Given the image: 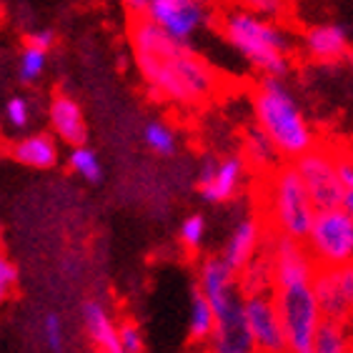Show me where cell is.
Segmentation results:
<instances>
[{
    "label": "cell",
    "mask_w": 353,
    "mask_h": 353,
    "mask_svg": "<svg viewBox=\"0 0 353 353\" xmlns=\"http://www.w3.org/2000/svg\"><path fill=\"white\" fill-rule=\"evenodd\" d=\"M128 38L136 53L141 75L158 101H170L181 108H201L216 98L218 73L183 41H176L148 15H133Z\"/></svg>",
    "instance_id": "6da1fadb"
},
{
    "label": "cell",
    "mask_w": 353,
    "mask_h": 353,
    "mask_svg": "<svg viewBox=\"0 0 353 353\" xmlns=\"http://www.w3.org/2000/svg\"><path fill=\"white\" fill-rule=\"evenodd\" d=\"M256 190H259L256 216L261 218L265 231L306 241L316 216V205L296 165L281 163L263 176H256Z\"/></svg>",
    "instance_id": "7a4b0ae2"
},
{
    "label": "cell",
    "mask_w": 353,
    "mask_h": 353,
    "mask_svg": "<svg viewBox=\"0 0 353 353\" xmlns=\"http://www.w3.org/2000/svg\"><path fill=\"white\" fill-rule=\"evenodd\" d=\"M251 105L256 125L271 138L279 156L296 161L316 145L311 125L301 113L296 98L285 90L281 78L263 75L251 93Z\"/></svg>",
    "instance_id": "3957f363"
},
{
    "label": "cell",
    "mask_w": 353,
    "mask_h": 353,
    "mask_svg": "<svg viewBox=\"0 0 353 353\" xmlns=\"http://www.w3.org/2000/svg\"><path fill=\"white\" fill-rule=\"evenodd\" d=\"M221 33L253 68L271 78H283L288 73V38L261 15H253L241 8H231L218 18Z\"/></svg>",
    "instance_id": "277c9868"
},
{
    "label": "cell",
    "mask_w": 353,
    "mask_h": 353,
    "mask_svg": "<svg viewBox=\"0 0 353 353\" xmlns=\"http://www.w3.org/2000/svg\"><path fill=\"white\" fill-rule=\"evenodd\" d=\"M273 301L279 306L281 323H283L285 351L313 353V341H316V333L323 321V313L319 308L311 283L279 288V291H273Z\"/></svg>",
    "instance_id": "5b68a950"
},
{
    "label": "cell",
    "mask_w": 353,
    "mask_h": 353,
    "mask_svg": "<svg viewBox=\"0 0 353 353\" xmlns=\"http://www.w3.org/2000/svg\"><path fill=\"white\" fill-rule=\"evenodd\" d=\"M303 243L316 268L353 263V216L343 208L316 211Z\"/></svg>",
    "instance_id": "8992f818"
},
{
    "label": "cell",
    "mask_w": 353,
    "mask_h": 353,
    "mask_svg": "<svg viewBox=\"0 0 353 353\" xmlns=\"http://www.w3.org/2000/svg\"><path fill=\"white\" fill-rule=\"evenodd\" d=\"M296 170L301 173L306 183L308 196H311L316 211H328V208H341V190L339 165H336V150L328 145H313L303 156L296 158Z\"/></svg>",
    "instance_id": "52a82bcc"
},
{
    "label": "cell",
    "mask_w": 353,
    "mask_h": 353,
    "mask_svg": "<svg viewBox=\"0 0 353 353\" xmlns=\"http://www.w3.org/2000/svg\"><path fill=\"white\" fill-rule=\"evenodd\" d=\"M323 319L341 321L351 326L353 321V263L316 268L311 281Z\"/></svg>",
    "instance_id": "ba28073f"
},
{
    "label": "cell",
    "mask_w": 353,
    "mask_h": 353,
    "mask_svg": "<svg viewBox=\"0 0 353 353\" xmlns=\"http://www.w3.org/2000/svg\"><path fill=\"white\" fill-rule=\"evenodd\" d=\"M265 241H268L273 261V291L311 283L313 273H316V263H313L303 241H296V238L281 236V233L273 231H265Z\"/></svg>",
    "instance_id": "9c48e42d"
},
{
    "label": "cell",
    "mask_w": 353,
    "mask_h": 353,
    "mask_svg": "<svg viewBox=\"0 0 353 353\" xmlns=\"http://www.w3.org/2000/svg\"><path fill=\"white\" fill-rule=\"evenodd\" d=\"M245 323L251 331V339L259 348V353H281L285 351V333L281 323L279 306L273 301V293L268 296H248L243 299Z\"/></svg>",
    "instance_id": "30bf717a"
},
{
    "label": "cell",
    "mask_w": 353,
    "mask_h": 353,
    "mask_svg": "<svg viewBox=\"0 0 353 353\" xmlns=\"http://www.w3.org/2000/svg\"><path fill=\"white\" fill-rule=\"evenodd\" d=\"M208 353H259L243 313V296L216 311V326L208 339Z\"/></svg>",
    "instance_id": "8fae6325"
},
{
    "label": "cell",
    "mask_w": 353,
    "mask_h": 353,
    "mask_svg": "<svg viewBox=\"0 0 353 353\" xmlns=\"http://www.w3.org/2000/svg\"><path fill=\"white\" fill-rule=\"evenodd\" d=\"M143 15H148L158 28H163L165 33L183 43H188L190 35L208 18L205 6L193 0H148Z\"/></svg>",
    "instance_id": "7c38bea8"
},
{
    "label": "cell",
    "mask_w": 353,
    "mask_h": 353,
    "mask_svg": "<svg viewBox=\"0 0 353 353\" xmlns=\"http://www.w3.org/2000/svg\"><path fill=\"white\" fill-rule=\"evenodd\" d=\"M245 163L241 156H228L223 161L205 158L198 173V193L205 203H228L243 181Z\"/></svg>",
    "instance_id": "4fadbf2b"
},
{
    "label": "cell",
    "mask_w": 353,
    "mask_h": 353,
    "mask_svg": "<svg viewBox=\"0 0 353 353\" xmlns=\"http://www.w3.org/2000/svg\"><path fill=\"white\" fill-rule=\"evenodd\" d=\"M261 243H263V223H261L259 216H248L233 228L221 259L225 261V265L231 271L241 273L253 261V256L259 253Z\"/></svg>",
    "instance_id": "5bb4252c"
},
{
    "label": "cell",
    "mask_w": 353,
    "mask_h": 353,
    "mask_svg": "<svg viewBox=\"0 0 353 353\" xmlns=\"http://www.w3.org/2000/svg\"><path fill=\"white\" fill-rule=\"evenodd\" d=\"M306 53L319 63H339L351 55L348 30L343 26H313L303 35Z\"/></svg>",
    "instance_id": "9a60e30c"
},
{
    "label": "cell",
    "mask_w": 353,
    "mask_h": 353,
    "mask_svg": "<svg viewBox=\"0 0 353 353\" xmlns=\"http://www.w3.org/2000/svg\"><path fill=\"white\" fill-rule=\"evenodd\" d=\"M50 125L58 133V138L70 145H85L88 141V125L83 118L81 105L70 95H55L50 103Z\"/></svg>",
    "instance_id": "2e32d148"
},
{
    "label": "cell",
    "mask_w": 353,
    "mask_h": 353,
    "mask_svg": "<svg viewBox=\"0 0 353 353\" xmlns=\"http://www.w3.org/2000/svg\"><path fill=\"white\" fill-rule=\"evenodd\" d=\"M83 326H85V333H88V341L95 353H121L118 326L113 323L103 303L88 301L83 306Z\"/></svg>",
    "instance_id": "e0dca14e"
},
{
    "label": "cell",
    "mask_w": 353,
    "mask_h": 353,
    "mask_svg": "<svg viewBox=\"0 0 353 353\" xmlns=\"http://www.w3.org/2000/svg\"><path fill=\"white\" fill-rule=\"evenodd\" d=\"M238 291H241L243 299L273 293V261H271L268 241H265V228H263V243H261L259 253L253 256V261L245 265L243 271L238 273Z\"/></svg>",
    "instance_id": "ac0fdd59"
},
{
    "label": "cell",
    "mask_w": 353,
    "mask_h": 353,
    "mask_svg": "<svg viewBox=\"0 0 353 353\" xmlns=\"http://www.w3.org/2000/svg\"><path fill=\"white\" fill-rule=\"evenodd\" d=\"M241 158H243L245 168L251 170V173H256V176H263V173H268V170H273L279 165V150H276L271 138L265 136L259 125L245 128Z\"/></svg>",
    "instance_id": "d6986e66"
},
{
    "label": "cell",
    "mask_w": 353,
    "mask_h": 353,
    "mask_svg": "<svg viewBox=\"0 0 353 353\" xmlns=\"http://www.w3.org/2000/svg\"><path fill=\"white\" fill-rule=\"evenodd\" d=\"M13 158L28 168H53L58 161V145L46 133L28 136L13 145Z\"/></svg>",
    "instance_id": "ffe728a7"
},
{
    "label": "cell",
    "mask_w": 353,
    "mask_h": 353,
    "mask_svg": "<svg viewBox=\"0 0 353 353\" xmlns=\"http://www.w3.org/2000/svg\"><path fill=\"white\" fill-rule=\"evenodd\" d=\"M353 333L348 323L323 319L313 341V353H351Z\"/></svg>",
    "instance_id": "44dd1931"
},
{
    "label": "cell",
    "mask_w": 353,
    "mask_h": 353,
    "mask_svg": "<svg viewBox=\"0 0 353 353\" xmlns=\"http://www.w3.org/2000/svg\"><path fill=\"white\" fill-rule=\"evenodd\" d=\"M216 326V313L213 306L208 303L201 288H193V296H190V319H188V336L193 343H208Z\"/></svg>",
    "instance_id": "7402d4cb"
},
{
    "label": "cell",
    "mask_w": 353,
    "mask_h": 353,
    "mask_svg": "<svg viewBox=\"0 0 353 353\" xmlns=\"http://www.w3.org/2000/svg\"><path fill=\"white\" fill-rule=\"evenodd\" d=\"M231 3L241 10L261 15L265 21H283L291 8V0H231Z\"/></svg>",
    "instance_id": "603a6c76"
},
{
    "label": "cell",
    "mask_w": 353,
    "mask_h": 353,
    "mask_svg": "<svg viewBox=\"0 0 353 353\" xmlns=\"http://www.w3.org/2000/svg\"><path fill=\"white\" fill-rule=\"evenodd\" d=\"M143 141L148 143V148L158 156L168 158L176 153V133L163 123H148L143 130Z\"/></svg>",
    "instance_id": "cb8c5ba5"
},
{
    "label": "cell",
    "mask_w": 353,
    "mask_h": 353,
    "mask_svg": "<svg viewBox=\"0 0 353 353\" xmlns=\"http://www.w3.org/2000/svg\"><path fill=\"white\" fill-rule=\"evenodd\" d=\"M68 163L78 176H83L85 181H90V183H98V181H101L103 168H101V163H98V156H95L90 148H85V145H75V148L70 150Z\"/></svg>",
    "instance_id": "d4e9b609"
},
{
    "label": "cell",
    "mask_w": 353,
    "mask_h": 353,
    "mask_svg": "<svg viewBox=\"0 0 353 353\" xmlns=\"http://www.w3.org/2000/svg\"><path fill=\"white\" fill-rule=\"evenodd\" d=\"M203 238H205V218L201 213H193L181 225V243H183V248L188 253H198Z\"/></svg>",
    "instance_id": "484cf974"
},
{
    "label": "cell",
    "mask_w": 353,
    "mask_h": 353,
    "mask_svg": "<svg viewBox=\"0 0 353 353\" xmlns=\"http://www.w3.org/2000/svg\"><path fill=\"white\" fill-rule=\"evenodd\" d=\"M46 58H48L46 50L26 46V50H23V55H21V68H18V73H21V81L23 83H33L35 78H41V73L46 70Z\"/></svg>",
    "instance_id": "4316f807"
},
{
    "label": "cell",
    "mask_w": 353,
    "mask_h": 353,
    "mask_svg": "<svg viewBox=\"0 0 353 353\" xmlns=\"http://www.w3.org/2000/svg\"><path fill=\"white\" fill-rule=\"evenodd\" d=\"M336 165H339V181H341V190H343L341 208L353 216V158L336 153Z\"/></svg>",
    "instance_id": "83f0119b"
},
{
    "label": "cell",
    "mask_w": 353,
    "mask_h": 353,
    "mask_svg": "<svg viewBox=\"0 0 353 353\" xmlns=\"http://www.w3.org/2000/svg\"><path fill=\"white\" fill-rule=\"evenodd\" d=\"M43 339L50 353H63L65 348V331H63V321L55 313H48L43 321Z\"/></svg>",
    "instance_id": "f1b7e54d"
},
{
    "label": "cell",
    "mask_w": 353,
    "mask_h": 353,
    "mask_svg": "<svg viewBox=\"0 0 353 353\" xmlns=\"http://www.w3.org/2000/svg\"><path fill=\"white\" fill-rule=\"evenodd\" d=\"M118 336H121V353H145L143 348V333L141 328L130 319H123L118 326Z\"/></svg>",
    "instance_id": "f546056e"
},
{
    "label": "cell",
    "mask_w": 353,
    "mask_h": 353,
    "mask_svg": "<svg viewBox=\"0 0 353 353\" xmlns=\"http://www.w3.org/2000/svg\"><path fill=\"white\" fill-rule=\"evenodd\" d=\"M15 283H18V268L10 263L8 253L3 251V245H0V306H3L8 301V296L13 293Z\"/></svg>",
    "instance_id": "4dcf8cb0"
},
{
    "label": "cell",
    "mask_w": 353,
    "mask_h": 353,
    "mask_svg": "<svg viewBox=\"0 0 353 353\" xmlns=\"http://www.w3.org/2000/svg\"><path fill=\"white\" fill-rule=\"evenodd\" d=\"M6 116L13 128H26L30 121V105L26 98H10L6 105Z\"/></svg>",
    "instance_id": "1f68e13d"
},
{
    "label": "cell",
    "mask_w": 353,
    "mask_h": 353,
    "mask_svg": "<svg viewBox=\"0 0 353 353\" xmlns=\"http://www.w3.org/2000/svg\"><path fill=\"white\" fill-rule=\"evenodd\" d=\"M55 43L53 30H38V33H28L26 35V46L28 48H41V50H50V46Z\"/></svg>",
    "instance_id": "d6a6232c"
},
{
    "label": "cell",
    "mask_w": 353,
    "mask_h": 353,
    "mask_svg": "<svg viewBox=\"0 0 353 353\" xmlns=\"http://www.w3.org/2000/svg\"><path fill=\"white\" fill-rule=\"evenodd\" d=\"M123 3H125V8H128L133 15L145 13V6H148V0H123Z\"/></svg>",
    "instance_id": "836d02e7"
},
{
    "label": "cell",
    "mask_w": 353,
    "mask_h": 353,
    "mask_svg": "<svg viewBox=\"0 0 353 353\" xmlns=\"http://www.w3.org/2000/svg\"><path fill=\"white\" fill-rule=\"evenodd\" d=\"M193 3H201V6H208V3H216V0H193Z\"/></svg>",
    "instance_id": "e575fe53"
},
{
    "label": "cell",
    "mask_w": 353,
    "mask_h": 353,
    "mask_svg": "<svg viewBox=\"0 0 353 353\" xmlns=\"http://www.w3.org/2000/svg\"><path fill=\"white\" fill-rule=\"evenodd\" d=\"M281 353H288V351H281Z\"/></svg>",
    "instance_id": "d590c367"
},
{
    "label": "cell",
    "mask_w": 353,
    "mask_h": 353,
    "mask_svg": "<svg viewBox=\"0 0 353 353\" xmlns=\"http://www.w3.org/2000/svg\"><path fill=\"white\" fill-rule=\"evenodd\" d=\"M351 353H353V346H351Z\"/></svg>",
    "instance_id": "8d00e7d4"
}]
</instances>
